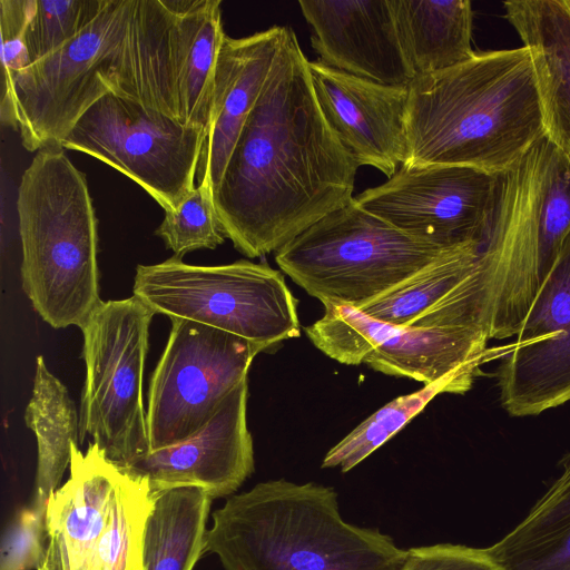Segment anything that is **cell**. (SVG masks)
I'll return each mask as SVG.
<instances>
[{"mask_svg": "<svg viewBox=\"0 0 570 570\" xmlns=\"http://www.w3.org/2000/svg\"><path fill=\"white\" fill-rule=\"evenodd\" d=\"M498 370L511 416L538 415L570 401V232Z\"/></svg>", "mask_w": 570, "mask_h": 570, "instance_id": "15", "label": "cell"}, {"mask_svg": "<svg viewBox=\"0 0 570 570\" xmlns=\"http://www.w3.org/2000/svg\"><path fill=\"white\" fill-rule=\"evenodd\" d=\"M401 570H500L484 549L438 543L407 549Z\"/></svg>", "mask_w": 570, "mask_h": 570, "instance_id": "33", "label": "cell"}, {"mask_svg": "<svg viewBox=\"0 0 570 570\" xmlns=\"http://www.w3.org/2000/svg\"><path fill=\"white\" fill-rule=\"evenodd\" d=\"M154 315L132 295L102 301L80 327L86 366L80 444L90 435L119 466L150 451L142 387Z\"/></svg>", "mask_w": 570, "mask_h": 570, "instance_id": "10", "label": "cell"}, {"mask_svg": "<svg viewBox=\"0 0 570 570\" xmlns=\"http://www.w3.org/2000/svg\"><path fill=\"white\" fill-rule=\"evenodd\" d=\"M154 494L144 534L145 570H193L205 553L214 499L198 487L171 488Z\"/></svg>", "mask_w": 570, "mask_h": 570, "instance_id": "25", "label": "cell"}, {"mask_svg": "<svg viewBox=\"0 0 570 570\" xmlns=\"http://www.w3.org/2000/svg\"><path fill=\"white\" fill-rule=\"evenodd\" d=\"M155 234L181 258L197 249H214L225 242L208 185H197L188 197L175 209L165 212V217Z\"/></svg>", "mask_w": 570, "mask_h": 570, "instance_id": "30", "label": "cell"}, {"mask_svg": "<svg viewBox=\"0 0 570 570\" xmlns=\"http://www.w3.org/2000/svg\"><path fill=\"white\" fill-rule=\"evenodd\" d=\"M206 137L204 128L148 111L109 91L85 111L61 147L114 167L169 212L196 188Z\"/></svg>", "mask_w": 570, "mask_h": 570, "instance_id": "11", "label": "cell"}, {"mask_svg": "<svg viewBox=\"0 0 570 570\" xmlns=\"http://www.w3.org/2000/svg\"><path fill=\"white\" fill-rule=\"evenodd\" d=\"M180 121L208 130L215 67L226 37L220 0H174Z\"/></svg>", "mask_w": 570, "mask_h": 570, "instance_id": "23", "label": "cell"}, {"mask_svg": "<svg viewBox=\"0 0 570 570\" xmlns=\"http://www.w3.org/2000/svg\"><path fill=\"white\" fill-rule=\"evenodd\" d=\"M546 135L498 173L493 202L464 296L489 340L517 335L541 284L539 210Z\"/></svg>", "mask_w": 570, "mask_h": 570, "instance_id": "9", "label": "cell"}, {"mask_svg": "<svg viewBox=\"0 0 570 570\" xmlns=\"http://www.w3.org/2000/svg\"><path fill=\"white\" fill-rule=\"evenodd\" d=\"M247 399L246 377L197 433L118 466L147 479L153 491L198 487L213 499L233 494L255 469L253 439L247 428Z\"/></svg>", "mask_w": 570, "mask_h": 570, "instance_id": "17", "label": "cell"}, {"mask_svg": "<svg viewBox=\"0 0 570 570\" xmlns=\"http://www.w3.org/2000/svg\"><path fill=\"white\" fill-rule=\"evenodd\" d=\"M32 0H0L2 85L31 65L24 36Z\"/></svg>", "mask_w": 570, "mask_h": 570, "instance_id": "32", "label": "cell"}, {"mask_svg": "<svg viewBox=\"0 0 570 570\" xmlns=\"http://www.w3.org/2000/svg\"><path fill=\"white\" fill-rule=\"evenodd\" d=\"M337 499L314 482H259L214 511L205 552L225 570H401L409 550L346 522Z\"/></svg>", "mask_w": 570, "mask_h": 570, "instance_id": "3", "label": "cell"}, {"mask_svg": "<svg viewBox=\"0 0 570 570\" xmlns=\"http://www.w3.org/2000/svg\"><path fill=\"white\" fill-rule=\"evenodd\" d=\"M314 95L327 125L360 166L392 177L409 154L407 86H389L308 60Z\"/></svg>", "mask_w": 570, "mask_h": 570, "instance_id": "16", "label": "cell"}, {"mask_svg": "<svg viewBox=\"0 0 570 570\" xmlns=\"http://www.w3.org/2000/svg\"><path fill=\"white\" fill-rule=\"evenodd\" d=\"M525 518L485 548L500 570H570V451Z\"/></svg>", "mask_w": 570, "mask_h": 570, "instance_id": "22", "label": "cell"}, {"mask_svg": "<svg viewBox=\"0 0 570 570\" xmlns=\"http://www.w3.org/2000/svg\"><path fill=\"white\" fill-rule=\"evenodd\" d=\"M538 232L543 282L570 232V159L547 136Z\"/></svg>", "mask_w": 570, "mask_h": 570, "instance_id": "28", "label": "cell"}, {"mask_svg": "<svg viewBox=\"0 0 570 570\" xmlns=\"http://www.w3.org/2000/svg\"><path fill=\"white\" fill-rule=\"evenodd\" d=\"M480 239L449 249L441 257L358 309L387 324L410 326L439 304L468 276L475 265Z\"/></svg>", "mask_w": 570, "mask_h": 570, "instance_id": "27", "label": "cell"}, {"mask_svg": "<svg viewBox=\"0 0 570 570\" xmlns=\"http://www.w3.org/2000/svg\"><path fill=\"white\" fill-rule=\"evenodd\" d=\"M26 425L37 440L38 461L32 505L45 513L49 497L60 487L69 468L72 444H79L80 419L67 387L38 356Z\"/></svg>", "mask_w": 570, "mask_h": 570, "instance_id": "24", "label": "cell"}, {"mask_svg": "<svg viewBox=\"0 0 570 570\" xmlns=\"http://www.w3.org/2000/svg\"><path fill=\"white\" fill-rule=\"evenodd\" d=\"M22 288L53 328L85 324L101 304L98 220L86 175L63 148L37 151L17 197Z\"/></svg>", "mask_w": 570, "mask_h": 570, "instance_id": "4", "label": "cell"}, {"mask_svg": "<svg viewBox=\"0 0 570 570\" xmlns=\"http://www.w3.org/2000/svg\"><path fill=\"white\" fill-rule=\"evenodd\" d=\"M307 63L286 27L213 196L226 238L249 258L277 252L354 198L360 165L324 119Z\"/></svg>", "mask_w": 570, "mask_h": 570, "instance_id": "1", "label": "cell"}, {"mask_svg": "<svg viewBox=\"0 0 570 570\" xmlns=\"http://www.w3.org/2000/svg\"><path fill=\"white\" fill-rule=\"evenodd\" d=\"M323 305V316L305 327L321 352L342 364L364 363L424 385L474 361L504 357L513 348V343L487 347L488 335L476 328L395 326L351 305Z\"/></svg>", "mask_w": 570, "mask_h": 570, "instance_id": "13", "label": "cell"}, {"mask_svg": "<svg viewBox=\"0 0 570 570\" xmlns=\"http://www.w3.org/2000/svg\"><path fill=\"white\" fill-rule=\"evenodd\" d=\"M503 7L531 52L546 136L570 159V1L511 0Z\"/></svg>", "mask_w": 570, "mask_h": 570, "instance_id": "20", "label": "cell"}, {"mask_svg": "<svg viewBox=\"0 0 570 570\" xmlns=\"http://www.w3.org/2000/svg\"><path fill=\"white\" fill-rule=\"evenodd\" d=\"M400 46L414 78L465 62L472 49L469 0H390Z\"/></svg>", "mask_w": 570, "mask_h": 570, "instance_id": "21", "label": "cell"}, {"mask_svg": "<svg viewBox=\"0 0 570 570\" xmlns=\"http://www.w3.org/2000/svg\"><path fill=\"white\" fill-rule=\"evenodd\" d=\"M487 360L474 361L419 391L401 395L375 411L325 454L322 468L348 472L390 440L442 393L462 394L471 389Z\"/></svg>", "mask_w": 570, "mask_h": 570, "instance_id": "26", "label": "cell"}, {"mask_svg": "<svg viewBox=\"0 0 570 570\" xmlns=\"http://www.w3.org/2000/svg\"><path fill=\"white\" fill-rule=\"evenodd\" d=\"M131 0H105L73 39L2 85L1 124L19 131L29 151L61 147L78 119L111 91L137 100L139 53Z\"/></svg>", "mask_w": 570, "mask_h": 570, "instance_id": "5", "label": "cell"}, {"mask_svg": "<svg viewBox=\"0 0 570 570\" xmlns=\"http://www.w3.org/2000/svg\"><path fill=\"white\" fill-rule=\"evenodd\" d=\"M286 26L243 38L226 35L216 62L210 120L196 186L216 193L237 138L253 110L281 48Z\"/></svg>", "mask_w": 570, "mask_h": 570, "instance_id": "19", "label": "cell"}, {"mask_svg": "<svg viewBox=\"0 0 570 570\" xmlns=\"http://www.w3.org/2000/svg\"><path fill=\"white\" fill-rule=\"evenodd\" d=\"M170 321L148 386L149 452L185 441L205 426L262 352L225 331L184 318Z\"/></svg>", "mask_w": 570, "mask_h": 570, "instance_id": "12", "label": "cell"}, {"mask_svg": "<svg viewBox=\"0 0 570 570\" xmlns=\"http://www.w3.org/2000/svg\"><path fill=\"white\" fill-rule=\"evenodd\" d=\"M132 295L155 314L225 331L262 352L301 335L297 301L284 275L266 264L203 266L173 256L138 265Z\"/></svg>", "mask_w": 570, "mask_h": 570, "instance_id": "8", "label": "cell"}, {"mask_svg": "<svg viewBox=\"0 0 570 570\" xmlns=\"http://www.w3.org/2000/svg\"><path fill=\"white\" fill-rule=\"evenodd\" d=\"M451 248L407 235L353 198L275 252V261L322 304L360 308Z\"/></svg>", "mask_w": 570, "mask_h": 570, "instance_id": "7", "label": "cell"}, {"mask_svg": "<svg viewBox=\"0 0 570 570\" xmlns=\"http://www.w3.org/2000/svg\"><path fill=\"white\" fill-rule=\"evenodd\" d=\"M497 176L462 165H402L385 183L354 199L412 237L454 247L481 238Z\"/></svg>", "mask_w": 570, "mask_h": 570, "instance_id": "14", "label": "cell"}, {"mask_svg": "<svg viewBox=\"0 0 570 570\" xmlns=\"http://www.w3.org/2000/svg\"><path fill=\"white\" fill-rule=\"evenodd\" d=\"M155 494L145 478L94 442L71 446L69 476L48 499L45 549L36 570H145L144 534Z\"/></svg>", "mask_w": 570, "mask_h": 570, "instance_id": "6", "label": "cell"}, {"mask_svg": "<svg viewBox=\"0 0 570 570\" xmlns=\"http://www.w3.org/2000/svg\"><path fill=\"white\" fill-rule=\"evenodd\" d=\"M298 6L324 65L389 86H407L414 79L390 0H299Z\"/></svg>", "mask_w": 570, "mask_h": 570, "instance_id": "18", "label": "cell"}, {"mask_svg": "<svg viewBox=\"0 0 570 570\" xmlns=\"http://www.w3.org/2000/svg\"><path fill=\"white\" fill-rule=\"evenodd\" d=\"M104 3L105 0H32L24 36L31 63L77 37Z\"/></svg>", "mask_w": 570, "mask_h": 570, "instance_id": "29", "label": "cell"}, {"mask_svg": "<svg viewBox=\"0 0 570 570\" xmlns=\"http://www.w3.org/2000/svg\"><path fill=\"white\" fill-rule=\"evenodd\" d=\"M403 165H462L498 174L544 135L529 48L475 52L409 85Z\"/></svg>", "mask_w": 570, "mask_h": 570, "instance_id": "2", "label": "cell"}, {"mask_svg": "<svg viewBox=\"0 0 570 570\" xmlns=\"http://www.w3.org/2000/svg\"><path fill=\"white\" fill-rule=\"evenodd\" d=\"M43 517L33 507L16 512L2 538L0 570L37 569L45 549Z\"/></svg>", "mask_w": 570, "mask_h": 570, "instance_id": "31", "label": "cell"}]
</instances>
